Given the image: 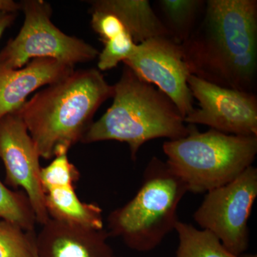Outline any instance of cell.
I'll return each mask as SVG.
<instances>
[{
	"mask_svg": "<svg viewBox=\"0 0 257 257\" xmlns=\"http://www.w3.org/2000/svg\"><path fill=\"white\" fill-rule=\"evenodd\" d=\"M0 219L33 232L37 223L35 212L28 196L10 190L0 181Z\"/></svg>",
	"mask_w": 257,
	"mask_h": 257,
	"instance_id": "obj_17",
	"label": "cell"
},
{
	"mask_svg": "<svg viewBox=\"0 0 257 257\" xmlns=\"http://www.w3.org/2000/svg\"><path fill=\"white\" fill-rule=\"evenodd\" d=\"M123 63L143 80L156 85L184 117L192 113L194 97L187 79L190 71L182 45L168 37H157L136 45Z\"/></svg>",
	"mask_w": 257,
	"mask_h": 257,
	"instance_id": "obj_8",
	"label": "cell"
},
{
	"mask_svg": "<svg viewBox=\"0 0 257 257\" xmlns=\"http://www.w3.org/2000/svg\"><path fill=\"white\" fill-rule=\"evenodd\" d=\"M114 257H116V256H114Z\"/></svg>",
	"mask_w": 257,
	"mask_h": 257,
	"instance_id": "obj_25",
	"label": "cell"
},
{
	"mask_svg": "<svg viewBox=\"0 0 257 257\" xmlns=\"http://www.w3.org/2000/svg\"><path fill=\"white\" fill-rule=\"evenodd\" d=\"M35 257H37V252H36V256H35Z\"/></svg>",
	"mask_w": 257,
	"mask_h": 257,
	"instance_id": "obj_24",
	"label": "cell"
},
{
	"mask_svg": "<svg viewBox=\"0 0 257 257\" xmlns=\"http://www.w3.org/2000/svg\"><path fill=\"white\" fill-rule=\"evenodd\" d=\"M187 83L199 109L184 117L187 124L207 125L229 135L257 136V96L216 85L190 74Z\"/></svg>",
	"mask_w": 257,
	"mask_h": 257,
	"instance_id": "obj_9",
	"label": "cell"
},
{
	"mask_svg": "<svg viewBox=\"0 0 257 257\" xmlns=\"http://www.w3.org/2000/svg\"><path fill=\"white\" fill-rule=\"evenodd\" d=\"M175 230L178 234L177 257H248L235 256L229 252L220 240L206 229L178 221Z\"/></svg>",
	"mask_w": 257,
	"mask_h": 257,
	"instance_id": "obj_16",
	"label": "cell"
},
{
	"mask_svg": "<svg viewBox=\"0 0 257 257\" xmlns=\"http://www.w3.org/2000/svg\"><path fill=\"white\" fill-rule=\"evenodd\" d=\"M181 45L192 75L221 87L254 93L256 0H207L200 21Z\"/></svg>",
	"mask_w": 257,
	"mask_h": 257,
	"instance_id": "obj_1",
	"label": "cell"
},
{
	"mask_svg": "<svg viewBox=\"0 0 257 257\" xmlns=\"http://www.w3.org/2000/svg\"><path fill=\"white\" fill-rule=\"evenodd\" d=\"M257 197V169L251 165L229 183L209 191L194 220L240 256L248 246V221Z\"/></svg>",
	"mask_w": 257,
	"mask_h": 257,
	"instance_id": "obj_7",
	"label": "cell"
},
{
	"mask_svg": "<svg viewBox=\"0 0 257 257\" xmlns=\"http://www.w3.org/2000/svg\"><path fill=\"white\" fill-rule=\"evenodd\" d=\"M114 86L96 69L74 70L35 94L18 110L40 157L55 158L81 142Z\"/></svg>",
	"mask_w": 257,
	"mask_h": 257,
	"instance_id": "obj_2",
	"label": "cell"
},
{
	"mask_svg": "<svg viewBox=\"0 0 257 257\" xmlns=\"http://www.w3.org/2000/svg\"><path fill=\"white\" fill-rule=\"evenodd\" d=\"M114 86L113 103L84 134L81 143L121 142L137 160L142 146L152 140H175L188 135V126L178 108L165 93L124 65Z\"/></svg>",
	"mask_w": 257,
	"mask_h": 257,
	"instance_id": "obj_3",
	"label": "cell"
},
{
	"mask_svg": "<svg viewBox=\"0 0 257 257\" xmlns=\"http://www.w3.org/2000/svg\"><path fill=\"white\" fill-rule=\"evenodd\" d=\"M17 14L0 13V38L5 30L14 23Z\"/></svg>",
	"mask_w": 257,
	"mask_h": 257,
	"instance_id": "obj_23",
	"label": "cell"
},
{
	"mask_svg": "<svg viewBox=\"0 0 257 257\" xmlns=\"http://www.w3.org/2000/svg\"><path fill=\"white\" fill-rule=\"evenodd\" d=\"M74 67L52 59H34L20 69L0 65V119L20 110L34 91L62 80Z\"/></svg>",
	"mask_w": 257,
	"mask_h": 257,
	"instance_id": "obj_12",
	"label": "cell"
},
{
	"mask_svg": "<svg viewBox=\"0 0 257 257\" xmlns=\"http://www.w3.org/2000/svg\"><path fill=\"white\" fill-rule=\"evenodd\" d=\"M25 20L18 35L0 52V65L20 69L34 59L47 58L74 67L94 60L99 52L77 37L61 31L51 21V5L42 0H25Z\"/></svg>",
	"mask_w": 257,
	"mask_h": 257,
	"instance_id": "obj_6",
	"label": "cell"
},
{
	"mask_svg": "<svg viewBox=\"0 0 257 257\" xmlns=\"http://www.w3.org/2000/svg\"><path fill=\"white\" fill-rule=\"evenodd\" d=\"M90 13L91 25L93 30L99 35V40L102 43L126 32L122 23L114 15L100 11H92Z\"/></svg>",
	"mask_w": 257,
	"mask_h": 257,
	"instance_id": "obj_21",
	"label": "cell"
},
{
	"mask_svg": "<svg viewBox=\"0 0 257 257\" xmlns=\"http://www.w3.org/2000/svg\"><path fill=\"white\" fill-rule=\"evenodd\" d=\"M20 10H22L21 3L13 0H0V13L17 14Z\"/></svg>",
	"mask_w": 257,
	"mask_h": 257,
	"instance_id": "obj_22",
	"label": "cell"
},
{
	"mask_svg": "<svg viewBox=\"0 0 257 257\" xmlns=\"http://www.w3.org/2000/svg\"><path fill=\"white\" fill-rule=\"evenodd\" d=\"M170 38L182 45L200 21L205 8L204 0H160L157 2Z\"/></svg>",
	"mask_w": 257,
	"mask_h": 257,
	"instance_id": "obj_15",
	"label": "cell"
},
{
	"mask_svg": "<svg viewBox=\"0 0 257 257\" xmlns=\"http://www.w3.org/2000/svg\"><path fill=\"white\" fill-rule=\"evenodd\" d=\"M104 48L98 55V68L106 71L124 62L133 54L136 44L127 32L103 43Z\"/></svg>",
	"mask_w": 257,
	"mask_h": 257,
	"instance_id": "obj_20",
	"label": "cell"
},
{
	"mask_svg": "<svg viewBox=\"0 0 257 257\" xmlns=\"http://www.w3.org/2000/svg\"><path fill=\"white\" fill-rule=\"evenodd\" d=\"M35 235L6 221H0V257H35Z\"/></svg>",
	"mask_w": 257,
	"mask_h": 257,
	"instance_id": "obj_18",
	"label": "cell"
},
{
	"mask_svg": "<svg viewBox=\"0 0 257 257\" xmlns=\"http://www.w3.org/2000/svg\"><path fill=\"white\" fill-rule=\"evenodd\" d=\"M187 192L186 184L167 162L152 157L138 192L108 216V234L121 238L135 251L155 249L175 230L177 209Z\"/></svg>",
	"mask_w": 257,
	"mask_h": 257,
	"instance_id": "obj_4",
	"label": "cell"
},
{
	"mask_svg": "<svg viewBox=\"0 0 257 257\" xmlns=\"http://www.w3.org/2000/svg\"><path fill=\"white\" fill-rule=\"evenodd\" d=\"M45 194L50 219L88 229H104L102 209L94 203L82 202L74 185L53 187L45 191Z\"/></svg>",
	"mask_w": 257,
	"mask_h": 257,
	"instance_id": "obj_14",
	"label": "cell"
},
{
	"mask_svg": "<svg viewBox=\"0 0 257 257\" xmlns=\"http://www.w3.org/2000/svg\"><path fill=\"white\" fill-rule=\"evenodd\" d=\"M188 135L163 144L167 165L188 192L200 194L229 183L252 165L257 136L229 135L210 128L200 133L187 124Z\"/></svg>",
	"mask_w": 257,
	"mask_h": 257,
	"instance_id": "obj_5",
	"label": "cell"
},
{
	"mask_svg": "<svg viewBox=\"0 0 257 257\" xmlns=\"http://www.w3.org/2000/svg\"><path fill=\"white\" fill-rule=\"evenodd\" d=\"M0 158L7 183L25 190L37 222L45 224L50 216L40 178V155L18 111L0 119Z\"/></svg>",
	"mask_w": 257,
	"mask_h": 257,
	"instance_id": "obj_10",
	"label": "cell"
},
{
	"mask_svg": "<svg viewBox=\"0 0 257 257\" xmlns=\"http://www.w3.org/2000/svg\"><path fill=\"white\" fill-rule=\"evenodd\" d=\"M89 3L90 12H106L117 17L136 45L153 37H170L148 0H95Z\"/></svg>",
	"mask_w": 257,
	"mask_h": 257,
	"instance_id": "obj_13",
	"label": "cell"
},
{
	"mask_svg": "<svg viewBox=\"0 0 257 257\" xmlns=\"http://www.w3.org/2000/svg\"><path fill=\"white\" fill-rule=\"evenodd\" d=\"M105 230L50 219L35 236L37 257H114Z\"/></svg>",
	"mask_w": 257,
	"mask_h": 257,
	"instance_id": "obj_11",
	"label": "cell"
},
{
	"mask_svg": "<svg viewBox=\"0 0 257 257\" xmlns=\"http://www.w3.org/2000/svg\"><path fill=\"white\" fill-rule=\"evenodd\" d=\"M79 176L78 170L69 162L67 153L57 155L50 165L42 167L40 178L44 192L53 187L74 185Z\"/></svg>",
	"mask_w": 257,
	"mask_h": 257,
	"instance_id": "obj_19",
	"label": "cell"
}]
</instances>
